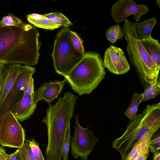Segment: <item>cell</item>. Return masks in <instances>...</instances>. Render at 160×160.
Here are the masks:
<instances>
[{
    "mask_svg": "<svg viewBox=\"0 0 160 160\" xmlns=\"http://www.w3.org/2000/svg\"><path fill=\"white\" fill-rule=\"evenodd\" d=\"M78 118V115H74L75 132L70 142L71 153L75 159L80 157L81 160H87L98 139L88 129V126L84 128L80 124Z\"/></svg>",
    "mask_w": 160,
    "mask_h": 160,
    "instance_id": "7",
    "label": "cell"
},
{
    "mask_svg": "<svg viewBox=\"0 0 160 160\" xmlns=\"http://www.w3.org/2000/svg\"><path fill=\"white\" fill-rule=\"evenodd\" d=\"M157 3L158 6L159 8H160V0H157L156 1Z\"/></svg>",
    "mask_w": 160,
    "mask_h": 160,
    "instance_id": "37",
    "label": "cell"
},
{
    "mask_svg": "<svg viewBox=\"0 0 160 160\" xmlns=\"http://www.w3.org/2000/svg\"><path fill=\"white\" fill-rule=\"evenodd\" d=\"M15 160H23L22 158L18 149V151Z\"/></svg>",
    "mask_w": 160,
    "mask_h": 160,
    "instance_id": "35",
    "label": "cell"
},
{
    "mask_svg": "<svg viewBox=\"0 0 160 160\" xmlns=\"http://www.w3.org/2000/svg\"><path fill=\"white\" fill-rule=\"evenodd\" d=\"M4 150H5L4 148L0 146V154L2 151Z\"/></svg>",
    "mask_w": 160,
    "mask_h": 160,
    "instance_id": "38",
    "label": "cell"
},
{
    "mask_svg": "<svg viewBox=\"0 0 160 160\" xmlns=\"http://www.w3.org/2000/svg\"><path fill=\"white\" fill-rule=\"evenodd\" d=\"M157 22L156 18H153L140 23H134L137 34L140 40H143L151 36V32Z\"/></svg>",
    "mask_w": 160,
    "mask_h": 160,
    "instance_id": "18",
    "label": "cell"
},
{
    "mask_svg": "<svg viewBox=\"0 0 160 160\" xmlns=\"http://www.w3.org/2000/svg\"><path fill=\"white\" fill-rule=\"evenodd\" d=\"M53 23L60 27H68L73 23L60 12H52L43 14Z\"/></svg>",
    "mask_w": 160,
    "mask_h": 160,
    "instance_id": "19",
    "label": "cell"
},
{
    "mask_svg": "<svg viewBox=\"0 0 160 160\" xmlns=\"http://www.w3.org/2000/svg\"><path fill=\"white\" fill-rule=\"evenodd\" d=\"M149 152L148 146L147 145L141 150L132 160H147Z\"/></svg>",
    "mask_w": 160,
    "mask_h": 160,
    "instance_id": "28",
    "label": "cell"
},
{
    "mask_svg": "<svg viewBox=\"0 0 160 160\" xmlns=\"http://www.w3.org/2000/svg\"><path fill=\"white\" fill-rule=\"evenodd\" d=\"M142 96V94L134 93L132 97L131 103L125 111V115L132 120L137 115V111L141 103Z\"/></svg>",
    "mask_w": 160,
    "mask_h": 160,
    "instance_id": "20",
    "label": "cell"
},
{
    "mask_svg": "<svg viewBox=\"0 0 160 160\" xmlns=\"http://www.w3.org/2000/svg\"><path fill=\"white\" fill-rule=\"evenodd\" d=\"M28 21L39 28L53 30L59 27L43 15L32 13L27 16Z\"/></svg>",
    "mask_w": 160,
    "mask_h": 160,
    "instance_id": "17",
    "label": "cell"
},
{
    "mask_svg": "<svg viewBox=\"0 0 160 160\" xmlns=\"http://www.w3.org/2000/svg\"><path fill=\"white\" fill-rule=\"evenodd\" d=\"M5 65V64L0 63V85L2 79L3 72Z\"/></svg>",
    "mask_w": 160,
    "mask_h": 160,
    "instance_id": "32",
    "label": "cell"
},
{
    "mask_svg": "<svg viewBox=\"0 0 160 160\" xmlns=\"http://www.w3.org/2000/svg\"><path fill=\"white\" fill-rule=\"evenodd\" d=\"M122 31L127 41V50L131 63L148 86L156 82L160 69L154 63L140 41L134 23L125 19Z\"/></svg>",
    "mask_w": 160,
    "mask_h": 160,
    "instance_id": "5",
    "label": "cell"
},
{
    "mask_svg": "<svg viewBox=\"0 0 160 160\" xmlns=\"http://www.w3.org/2000/svg\"><path fill=\"white\" fill-rule=\"evenodd\" d=\"M69 28H63L57 33L51 54L56 72L64 77L70 73L83 56L72 46L68 33Z\"/></svg>",
    "mask_w": 160,
    "mask_h": 160,
    "instance_id": "6",
    "label": "cell"
},
{
    "mask_svg": "<svg viewBox=\"0 0 160 160\" xmlns=\"http://www.w3.org/2000/svg\"><path fill=\"white\" fill-rule=\"evenodd\" d=\"M35 27L24 22L14 26H0V63L31 66L38 62L41 44Z\"/></svg>",
    "mask_w": 160,
    "mask_h": 160,
    "instance_id": "1",
    "label": "cell"
},
{
    "mask_svg": "<svg viewBox=\"0 0 160 160\" xmlns=\"http://www.w3.org/2000/svg\"><path fill=\"white\" fill-rule=\"evenodd\" d=\"M160 128V125L155 126L149 129L146 133L134 144L125 160H132L144 147L148 145L153 134L159 129Z\"/></svg>",
    "mask_w": 160,
    "mask_h": 160,
    "instance_id": "16",
    "label": "cell"
},
{
    "mask_svg": "<svg viewBox=\"0 0 160 160\" xmlns=\"http://www.w3.org/2000/svg\"><path fill=\"white\" fill-rule=\"evenodd\" d=\"M20 64L5 65L0 85V111L20 71Z\"/></svg>",
    "mask_w": 160,
    "mask_h": 160,
    "instance_id": "13",
    "label": "cell"
},
{
    "mask_svg": "<svg viewBox=\"0 0 160 160\" xmlns=\"http://www.w3.org/2000/svg\"><path fill=\"white\" fill-rule=\"evenodd\" d=\"M21 19L12 13L4 17L0 21V26L2 27L17 26L23 23Z\"/></svg>",
    "mask_w": 160,
    "mask_h": 160,
    "instance_id": "24",
    "label": "cell"
},
{
    "mask_svg": "<svg viewBox=\"0 0 160 160\" xmlns=\"http://www.w3.org/2000/svg\"><path fill=\"white\" fill-rule=\"evenodd\" d=\"M160 125V103L147 105L127 125L124 133L112 143L125 160L134 144L151 128Z\"/></svg>",
    "mask_w": 160,
    "mask_h": 160,
    "instance_id": "4",
    "label": "cell"
},
{
    "mask_svg": "<svg viewBox=\"0 0 160 160\" xmlns=\"http://www.w3.org/2000/svg\"><path fill=\"white\" fill-rule=\"evenodd\" d=\"M149 151L153 155L159 152L160 150V136L159 135L151 140L148 145Z\"/></svg>",
    "mask_w": 160,
    "mask_h": 160,
    "instance_id": "27",
    "label": "cell"
},
{
    "mask_svg": "<svg viewBox=\"0 0 160 160\" xmlns=\"http://www.w3.org/2000/svg\"><path fill=\"white\" fill-rule=\"evenodd\" d=\"M24 129L10 111L0 121V146L11 148L22 147L25 139Z\"/></svg>",
    "mask_w": 160,
    "mask_h": 160,
    "instance_id": "8",
    "label": "cell"
},
{
    "mask_svg": "<svg viewBox=\"0 0 160 160\" xmlns=\"http://www.w3.org/2000/svg\"><path fill=\"white\" fill-rule=\"evenodd\" d=\"M72 138L70 135V125L67 129L64 143L62 148L63 160H68V153L70 146V139Z\"/></svg>",
    "mask_w": 160,
    "mask_h": 160,
    "instance_id": "25",
    "label": "cell"
},
{
    "mask_svg": "<svg viewBox=\"0 0 160 160\" xmlns=\"http://www.w3.org/2000/svg\"><path fill=\"white\" fill-rule=\"evenodd\" d=\"M18 149L13 153L9 154L7 160H15Z\"/></svg>",
    "mask_w": 160,
    "mask_h": 160,
    "instance_id": "34",
    "label": "cell"
},
{
    "mask_svg": "<svg viewBox=\"0 0 160 160\" xmlns=\"http://www.w3.org/2000/svg\"><path fill=\"white\" fill-rule=\"evenodd\" d=\"M68 33L71 43L74 48L83 55L85 53L83 42L79 35L74 32L70 30L69 28Z\"/></svg>",
    "mask_w": 160,
    "mask_h": 160,
    "instance_id": "23",
    "label": "cell"
},
{
    "mask_svg": "<svg viewBox=\"0 0 160 160\" xmlns=\"http://www.w3.org/2000/svg\"><path fill=\"white\" fill-rule=\"evenodd\" d=\"M66 82L65 78L62 81H49L44 83L34 92V102L37 103L39 101L44 100L49 104H51L61 93Z\"/></svg>",
    "mask_w": 160,
    "mask_h": 160,
    "instance_id": "12",
    "label": "cell"
},
{
    "mask_svg": "<svg viewBox=\"0 0 160 160\" xmlns=\"http://www.w3.org/2000/svg\"><path fill=\"white\" fill-rule=\"evenodd\" d=\"M34 96H22L21 100L12 106L10 111L19 121L28 119L33 113L37 103L33 99Z\"/></svg>",
    "mask_w": 160,
    "mask_h": 160,
    "instance_id": "14",
    "label": "cell"
},
{
    "mask_svg": "<svg viewBox=\"0 0 160 160\" xmlns=\"http://www.w3.org/2000/svg\"><path fill=\"white\" fill-rule=\"evenodd\" d=\"M140 41L154 63L160 69V45L158 40L153 38L151 36L145 39H140Z\"/></svg>",
    "mask_w": 160,
    "mask_h": 160,
    "instance_id": "15",
    "label": "cell"
},
{
    "mask_svg": "<svg viewBox=\"0 0 160 160\" xmlns=\"http://www.w3.org/2000/svg\"><path fill=\"white\" fill-rule=\"evenodd\" d=\"M106 36L107 39L112 43L122 38L124 34L119 24L115 25L108 29L106 32Z\"/></svg>",
    "mask_w": 160,
    "mask_h": 160,
    "instance_id": "22",
    "label": "cell"
},
{
    "mask_svg": "<svg viewBox=\"0 0 160 160\" xmlns=\"http://www.w3.org/2000/svg\"><path fill=\"white\" fill-rule=\"evenodd\" d=\"M106 72L100 55L89 51L64 77L72 89L79 95L89 94L105 78Z\"/></svg>",
    "mask_w": 160,
    "mask_h": 160,
    "instance_id": "3",
    "label": "cell"
},
{
    "mask_svg": "<svg viewBox=\"0 0 160 160\" xmlns=\"http://www.w3.org/2000/svg\"><path fill=\"white\" fill-rule=\"evenodd\" d=\"M33 81V79L32 77L23 90V96H26L29 95L34 96V91Z\"/></svg>",
    "mask_w": 160,
    "mask_h": 160,
    "instance_id": "29",
    "label": "cell"
},
{
    "mask_svg": "<svg viewBox=\"0 0 160 160\" xmlns=\"http://www.w3.org/2000/svg\"><path fill=\"white\" fill-rule=\"evenodd\" d=\"M103 64L104 68L117 75L125 73L130 68L122 50L112 45L109 47L104 53Z\"/></svg>",
    "mask_w": 160,
    "mask_h": 160,
    "instance_id": "11",
    "label": "cell"
},
{
    "mask_svg": "<svg viewBox=\"0 0 160 160\" xmlns=\"http://www.w3.org/2000/svg\"><path fill=\"white\" fill-rule=\"evenodd\" d=\"M153 160H160V152L156 153L154 155Z\"/></svg>",
    "mask_w": 160,
    "mask_h": 160,
    "instance_id": "36",
    "label": "cell"
},
{
    "mask_svg": "<svg viewBox=\"0 0 160 160\" xmlns=\"http://www.w3.org/2000/svg\"><path fill=\"white\" fill-rule=\"evenodd\" d=\"M35 71L34 67L21 65L20 72L0 111V121L5 114L10 111L16 98L21 91H23Z\"/></svg>",
    "mask_w": 160,
    "mask_h": 160,
    "instance_id": "10",
    "label": "cell"
},
{
    "mask_svg": "<svg viewBox=\"0 0 160 160\" xmlns=\"http://www.w3.org/2000/svg\"><path fill=\"white\" fill-rule=\"evenodd\" d=\"M148 11L146 5L138 4L132 0H119L112 5L111 16L116 24L121 23L131 15L134 16L138 22Z\"/></svg>",
    "mask_w": 160,
    "mask_h": 160,
    "instance_id": "9",
    "label": "cell"
},
{
    "mask_svg": "<svg viewBox=\"0 0 160 160\" xmlns=\"http://www.w3.org/2000/svg\"><path fill=\"white\" fill-rule=\"evenodd\" d=\"M8 155L5 152V150L2 151L0 154V160H7Z\"/></svg>",
    "mask_w": 160,
    "mask_h": 160,
    "instance_id": "33",
    "label": "cell"
},
{
    "mask_svg": "<svg viewBox=\"0 0 160 160\" xmlns=\"http://www.w3.org/2000/svg\"><path fill=\"white\" fill-rule=\"evenodd\" d=\"M24 145L28 155L31 159L32 160H37L30 147L28 139L25 140Z\"/></svg>",
    "mask_w": 160,
    "mask_h": 160,
    "instance_id": "30",
    "label": "cell"
},
{
    "mask_svg": "<svg viewBox=\"0 0 160 160\" xmlns=\"http://www.w3.org/2000/svg\"><path fill=\"white\" fill-rule=\"evenodd\" d=\"M18 149L20 152L23 160H32L28 153L24 143L22 147Z\"/></svg>",
    "mask_w": 160,
    "mask_h": 160,
    "instance_id": "31",
    "label": "cell"
},
{
    "mask_svg": "<svg viewBox=\"0 0 160 160\" xmlns=\"http://www.w3.org/2000/svg\"><path fill=\"white\" fill-rule=\"evenodd\" d=\"M160 92V81L159 77L156 82L149 85L144 92L142 93L141 102L155 98Z\"/></svg>",
    "mask_w": 160,
    "mask_h": 160,
    "instance_id": "21",
    "label": "cell"
},
{
    "mask_svg": "<svg viewBox=\"0 0 160 160\" xmlns=\"http://www.w3.org/2000/svg\"><path fill=\"white\" fill-rule=\"evenodd\" d=\"M78 98L72 93L68 92L55 104H49L47 109L46 115L41 121L47 128L46 160H62V146Z\"/></svg>",
    "mask_w": 160,
    "mask_h": 160,
    "instance_id": "2",
    "label": "cell"
},
{
    "mask_svg": "<svg viewBox=\"0 0 160 160\" xmlns=\"http://www.w3.org/2000/svg\"><path fill=\"white\" fill-rule=\"evenodd\" d=\"M29 145L32 151L37 160H45L40 148L38 143L36 142L34 139L29 140Z\"/></svg>",
    "mask_w": 160,
    "mask_h": 160,
    "instance_id": "26",
    "label": "cell"
}]
</instances>
